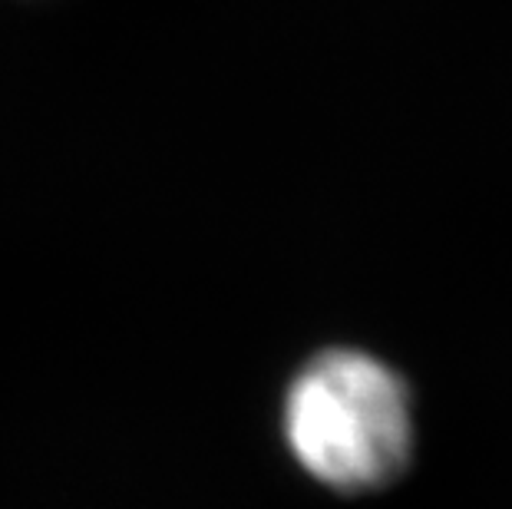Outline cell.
<instances>
[{
  "instance_id": "obj_1",
  "label": "cell",
  "mask_w": 512,
  "mask_h": 509,
  "mask_svg": "<svg viewBox=\"0 0 512 509\" xmlns=\"http://www.w3.org/2000/svg\"><path fill=\"white\" fill-rule=\"evenodd\" d=\"M285 437L301 467L324 486L380 490L410 463V391L374 354L331 348L311 357L288 387Z\"/></svg>"
}]
</instances>
